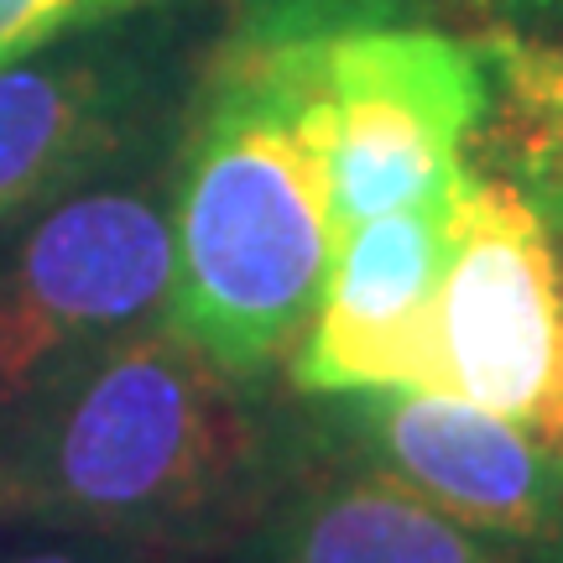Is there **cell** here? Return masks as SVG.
Returning a JSON list of instances; mask_svg holds the SVG:
<instances>
[{"label": "cell", "mask_w": 563, "mask_h": 563, "mask_svg": "<svg viewBox=\"0 0 563 563\" xmlns=\"http://www.w3.org/2000/svg\"><path fill=\"white\" fill-rule=\"evenodd\" d=\"M131 5L141 0H0V68L32 58L74 32H89Z\"/></svg>", "instance_id": "11"}, {"label": "cell", "mask_w": 563, "mask_h": 563, "mask_svg": "<svg viewBox=\"0 0 563 563\" xmlns=\"http://www.w3.org/2000/svg\"><path fill=\"white\" fill-rule=\"evenodd\" d=\"M173 199L89 183L42 209L0 251V412L89 350L167 319Z\"/></svg>", "instance_id": "4"}, {"label": "cell", "mask_w": 563, "mask_h": 563, "mask_svg": "<svg viewBox=\"0 0 563 563\" xmlns=\"http://www.w3.org/2000/svg\"><path fill=\"white\" fill-rule=\"evenodd\" d=\"M245 563H543L443 517L376 464L323 470L256 522Z\"/></svg>", "instance_id": "9"}, {"label": "cell", "mask_w": 563, "mask_h": 563, "mask_svg": "<svg viewBox=\"0 0 563 563\" xmlns=\"http://www.w3.org/2000/svg\"><path fill=\"white\" fill-rule=\"evenodd\" d=\"M16 412L0 501L63 532L209 548L262 490L241 382L167 319L89 350Z\"/></svg>", "instance_id": "2"}, {"label": "cell", "mask_w": 563, "mask_h": 563, "mask_svg": "<svg viewBox=\"0 0 563 563\" xmlns=\"http://www.w3.org/2000/svg\"><path fill=\"white\" fill-rule=\"evenodd\" d=\"M329 262L323 100L292 0H266L224 42L183 146L167 323L251 382L302 344Z\"/></svg>", "instance_id": "1"}, {"label": "cell", "mask_w": 563, "mask_h": 563, "mask_svg": "<svg viewBox=\"0 0 563 563\" xmlns=\"http://www.w3.org/2000/svg\"><path fill=\"white\" fill-rule=\"evenodd\" d=\"M449 397L563 454V230L517 178L464 173L439 298Z\"/></svg>", "instance_id": "5"}, {"label": "cell", "mask_w": 563, "mask_h": 563, "mask_svg": "<svg viewBox=\"0 0 563 563\" xmlns=\"http://www.w3.org/2000/svg\"><path fill=\"white\" fill-rule=\"evenodd\" d=\"M292 11L323 100L334 245L376 214L449 194L490 104L481 53L397 16L391 0H292Z\"/></svg>", "instance_id": "3"}, {"label": "cell", "mask_w": 563, "mask_h": 563, "mask_svg": "<svg viewBox=\"0 0 563 563\" xmlns=\"http://www.w3.org/2000/svg\"><path fill=\"white\" fill-rule=\"evenodd\" d=\"M365 460L443 517L563 563V454L527 428L449 391L355 397Z\"/></svg>", "instance_id": "7"}, {"label": "cell", "mask_w": 563, "mask_h": 563, "mask_svg": "<svg viewBox=\"0 0 563 563\" xmlns=\"http://www.w3.org/2000/svg\"><path fill=\"white\" fill-rule=\"evenodd\" d=\"M481 63L501 104V136L517 152V183L563 230V47L490 37Z\"/></svg>", "instance_id": "10"}, {"label": "cell", "mask_w": 563, "mask_h": 563, "mask_svg": "<svg viewBox=\"0 0 563 563\" xmlns=\"http://www.w3.org/2000/svg\"><path fill=\"white\" fill-rule=\"evenodd\" d=\"M11 563H115V559H89V553H21Z\"/></svg>", "instance_id": "12"}, {"label": "cell", "mask_w": 563, "mask_h": 563, "mask_svg": "<svg viewBox=\"0 0 563 563\" xmlns=\"http://www.w3.org/2000/svg\"><path fill=\"white\" fill-rule=\"evenodd\" d=\"M63 42L0 68V235L89 188L131 131L125 63Z\"/></svg>", "instance_id": "8"}, {"label": "cell", "mask_w": 563, "mask_h": 563, "mask_svg": "<svg viewBox=\"0 0 563 563\" xmlns=\"http://www.w3.org/2000/svg\"><path fill=\"white\" fill-rule=\"evenodd\" d=\"M460 183L439 199L376 214L340 235L313 323L292 350V382L302 391L313 397L449 391L439 298Z\"/></svg>", "instance_id": "6"}]
</instances>
